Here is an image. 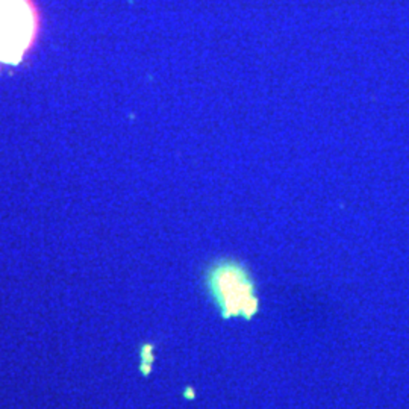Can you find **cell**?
Returning a JSON list of instances; mask_svg holds the SVG:
<instances>
[{
  "mask_svg": "<svg viewBox=\"0 0 409 409\" xmlns=\"http://www.w3.org/2000/svg\"><path fill=\"white\" fill-rule=\"evenodd\" d=\"M203 287L223 318L252 320L259 311L258 285L249 267L235 258H218L203 270Z\"/></svg>",
  "mask_w": 409,
  "mask_h": 409,
  "instance_id": "obj_1",
  "label": "cell"
},
{
  "mask_svg": "<svg viewBox=\"0 0 409 409\" xmlns=\"http://www.w3.org/2000/svg\"><path fill=\"white\" fill-rule=\"evenodd\" d=\"M40 29L32 0H0V62L19 64L34 47Z\"/></svg>",
  "mask_w": 409,
  "mask_h": 409,
  "instance_id": "obj_2",
  "label": "cell"
},
{
  "mask_svg": "<svg viewBox=\"0 0 409 409\" xmlns=\"http://www.w3.org/2000/svg\"><path fill=\"white\" fill-rule=\"evenodd\" d=\"M153 359H155V356H153V346L150 343L143 344L141 349H140V361H141L140 368H141L143 374L147 376L150 373V367L153 364Z\"/></svg>",
  "mask_w": 409,
  "mask_h": 409,
  "instance_id": "obj_3",
  "label": "cell"
}]
</instances>
